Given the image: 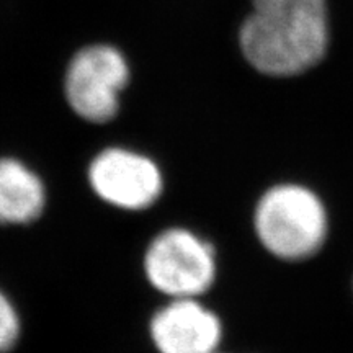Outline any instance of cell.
<instances>
[{"instance_id": "6da1fadb", "label": "cell", "mask_w": 353, "mask_h": 353, "mask_svg": "<svg viewBox=\"0 0 353 353\" xmlns=\"http://www.w3.org/2000/svg\"><path fill=\"white\" fill-rule=\"evenodd\" d=\"M245 59L267 76H296L314 68L329 43L325 0H254L241 28Z\"/></svg>"}, {"instance_id": "7a4b0ae2", "label": "cell", "mask_w": 353, "mask_h": 353, "mask_svg": "<svg viewBox=\"0 0 353 353\" xmlns=\"http://www.w3.org/2000/svg\"><path fill=\"white\" fill-rule=\"evenodd\" d=\"M259 241L281 260L299 262L316 255L325 244L329 218L312 190L281 183L265 192L254 214Z\"/></svg>"}, {"instance_id": "3957f363", "label": "cell", "mask_w": 353, "mask_h": 353, "mask_svg": "<svg viewBox=\"0 0 353 353\" xmlns=\"http://www.w3.org/2000/svg\"><path fill=\"white\" fill-rule=\"evenodd\" d=\"M144 268L161 293L172 299L196 298L211 288L216 278L214 250L187 229H167L149 245Z\"/></svg>"}, {"instance_id": "277c9868", "label": "cell", "mask_w": 353, "mask_h": 353, "mask_svg": "<svg viewBox=\"0 0 353 353\" xmlns=\"http://www.w3.org/2000/svg\"><path fill=\"white\" fill-rule=\"evenodd\" d=\"M130 79L125 56L117 48L95 44L79 51L65 76V95L79 117L105 123L120 108V94Z\"/></svg>"}, {"instance_id": "5b68a950", "label": "cell", "mask_w": 353, "mask_h": 353, "mask_svg": "<svg viewBox=\"0 0 353 353\" xmlns=\"http://www.w3.org/2000/svg\"><path fill=\"white\" fill-rule=\"evenodd\" d=\"M88 179L101 200L132 211L154 205L164 187L156 162L120 148L100 152L90 164Z\"/></svg>"}, {"instance_id": "8992f818", "label": "cell", "mask_w": 353, "mask_h": 353, "mask_svg": "<svg viewBox=\"0 0 353 353\" xmlns=\"http://www.w3.org/2000/svg\"><path fill=\"white\" fill-rule=\"evenodd\" d=\"M151 337L161 353H216L223 325L196 298H179L152 317Z\"/></svg>"}, {"instance_id": "52a82bcc", "label": "cell", "mask_w": 353, "mask_h": 353, "mask_svg": "<svg viewBox=\"0 0 353 353\" xmlns=\"http://www.w3.org/2000/svg\"><path fill=\"white\" fill-rule=\"evenodd\" d=\"M41 179L17 159H0V223L28 224L43 213Z\"/></svg>"}, {"instance_id": "ba28073f", "label": "cell", "mask_w": 353, "mask_h": 353, "mask_svg": "<svg viewBox=\"0 0 353 353\" xmlns=\"http://www.w3.org/2000/svg\"><path fill=\"white\" fill-rule=\"evenodd\" d=\"M20 335V319L15 307L0 291V353L15 347Z\"/></svg>"}]
</instances>
